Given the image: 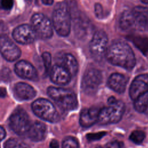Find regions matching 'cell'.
Instances as JSON below:
<instances>
[{
  "instance_id": "3",
  "label": "cell",
  "mask_w": 148,
  "mask_h": 148,
  "mask_svg": "<svg viewBox=\"0 0 148 148\" xmlns=\"http://www.w3.org/2000/svg\"><path fill=\"white\" fill-rule=\"evenodd\" d=\"M47 93L60 108L65 110H73L77 106L76 95L69 89L51 86L48 87Z\"/></svg>"
},
{
  "instance_id": "10",
  "label": "cell",
  "mask_w": 148,
  "mask_h": 148,
  "mask_svg": "<svg viewBox=\"0 0 148 148\" xmlns=\"http://www.w3.org/2000/svg\"><path fill=\"white\" fill-rule=\"evenodd\" d=\"M36 33L32 26L24 24L16 27L12 32L14 39L19 43L27 45L32 43L36 38Z\"/></svg>"
},
{
  "instance_id": "1",
  "label": "cell",
  "mask_w": 148,
  "mask_h": 148,
  "mask_svg": "<svg viewBox=\"0 0 148 148\" xmlns=\"http://www.w3.org/2000/svg\"><path fill=\"white\" fill-rule=\"evenodd\" d=\"M105 56L112 64L131 70L136 63L134 53L130 46L122 41L113 42L106 49Z\"/></svg>"
},
{
  "instance_id": "22",
  "label": "cell",
  "mask_w": 148,
  "mask_h": 148,
  "mask_svg": "<svg viewBox=\"0 0 148 148\" xmlns=\"http://www.w3.org/2000/svg\"><path fill=\"white\" fill-rule=\"evenodd\" d=\"M89 23L87 20L79 18L75 21V32L79 37L86 36L88 34L90 28ZM84 38V37H83Z\"/></svg>"
},
{
  "instance_id": "26",
  "label": "cell",
  "mask_w": 148,
  "mask_h": 148,
  "mask_svg": "<svg viewBox=\"0 0 148 148\" xmlns=\"http://www.w3.org/2000/svg\"><path fill=\"white\" fill-rule=\"evenodd\" d=\"M62 148H79V143L76 138L67 136L62 142Z\"/></svg>"
},
{
  "instance_id": "12",
  "label": "cell",
  "mask_w": 148,
  "mask_h": 148,
  "mask_svg": "<svg viewBox=\"0 0 148 148\" xmlns=\"http://www.w3.org/2000/svg\"><path fill=\"white\" fill-rule=\"evenodd\" d=\"M1 53L2 57L8 61L17 60L21 55L20 49L8 38L2 36L0 40Z\"/></svg>"
},
{
  "instance_id": "29",
  "label": "cell",
  "mask_w": 148,
  "mask_h": 148,
  "mask_svg": "<svg viewBox=\"0 0 148 148\" xmlns=\"http://www.w3.org/2000/svg\"><path fill=\"white\" fill-rule=\"evenodd\" d=\"M105 135H106L105 132H100L98 133L88 134L87 135V138L88 140H97L102 138Z\"/></svg>"
},
{
  "instance_id": "15",
  "label": "cell",
  "mask_w": 148,
  "mask_h": 148,
  "mask_svg": "<svg viewBox=\"0 0 148 148\" xmlns=\"http://www.w3.org/2000/svg\"><path fill=\"white\" fill-rule=\"evenodd\" d=\"M50 79L58 85H65L69 83L71 75L60 64H55L51 68L50 72Z\"/></svg>"
},
{
  "instance_id": "6",
  "label": "cell",
  "mask_w": 148,
  "mask_h": 148,
  "mask_svg": "<svg viewBox=\"0 0 148 148\" xmlns=\"http://www.w3.org/2000/svg\"><path fill=\"white\" fill-rule=\"evenodd\" d=\"M9 124L16 134L25 136L27 135L32 124L27 112L23 109L18 108L10 116Z\"/></svg>"
},
{
  "instance_id": "14",
  "label": "cell",
  "mask_w": 148,
  "mask_h": 148,
  "mask_svg": "<svg viewBox=\"0 0 148 148\" xmlns=\"http://www.w3.org/2000/svg\"><path fill=\"white\" fill-rule=\"evenodd\" d=\"M14 71L17 76L24 79L36 80L38 79V72L35 68L25 60L19 61L15 64Z\"/></svg>"
},
{
  "instance_id": "16",
  "label": "cell",
  "mask_w": 148,
  "mask_h": 148,
  "mask_svg": "<svg viewBox=\"0 0 148 148\" xmlns=\"http://www.w3.org/2000/svg\"><path fill=\"white\" fill-rule=\"evenodd\" d=\"M100 110L101 109L96 107L83 109L79 118V123L81 126L87 128L98 123Z\"/></svg>"
},
{
  "instance_id": "30",
  "label": "cell",
  "mask_w": 148,
  "mask_h": 148,
  "mask_svg": "<svg viewBox=\"0 0 148 148\" xmlns=\"http://www.w3.org/2000/svg\"><path fill=\"white\" fill-rule=\"evenodd\" d=\"M1 5L3 9L9 10L13 5V1L11 0H2L1 2Z\"/></svg>"
},
{
  "instance_id": "7",
  "label": "cell",
  "mask_w": 148,
  "mask_h": 148,
  "mask_svg": "<svg viewBox=\"0 0 148 148\" xmlns=\"http://www.w3.org/2000/svg\"><path fill=\"white\" fill-rule=\"evenodd\" d=\"M102 82V74L96 68H90L86 71L82 81V88L87 95L95 94Z\"/></svg>"
},
{
  "instance_id": "9",
  "label": "cell",
  "mask_w": 148,
  "mask_h": 148,
  "mask_svg": "<svg viewBox=\"0 0 148 148\" xmlns=\"http://www.w3.org/2000/svg\"><path fill=\"white\" fill-rule=\"evenodd\" d=\"M108 39L105 32L102 29L96 31L90 40L89 49L91 54L96 58H100L106 51Z\"/></svg>"
},
{
  "instance_id": "34",
  "label": "cell",
  "mask_w": 148,
  "mask_h": 148,
  "mask_svg": "<svg viewBox=\"0 0 148 148\" xmlns=\"http://www.w3.org/2000/svg\"><path fill=\"white\" fill-rule=\"evenodd\" d=\"M53 1L52 0H42V2L44 3L45 5H51L53 3Z\"/></svg>"
},
{
  "instance_id": "33",
  "label": "cell",
  "mask_w": 148,
  "mask_h": 148,
  "mask_svg": "<svg viewBox=\"0 0 148 148\" xmlns=\"http://www.w3.org/2000/svg\"><path fill=\"white\" fill-rule=\"evenodd\" d=\"M1 140H3L6 136V131L3 127H1Z\"/></svg>"
},
{
  "instance_id": "17",
  "label": "cell",
  "mask_w": 148,
  "mask_h": 148,
  "mask_svg": "<svg viewBox=\"0 0 148 148\" xmlns=\"http://www.w3.org/2000/svg\"><path fill=\"white\" fill-rule=\"evenodd\" d=\"M13 92L16 98L20 101L29 100L36 95V91L29 84L19 82L16 83L13 87Z\"/></svg>"
},
{
  "instance_id": "27",
  "label": "cell",
  "mask_w": 148,
  "mask_h": 148,
  "mask_svg": "<svg viewBox=\"0 0 148 148\" xmlns=\"http://www.w3.org/2000/svg\"><path fill=\"white\" fill-rule=\"evenodd\" d=\"M42 58L43 60L44 66L46 72L47 73L50 69L51 64V57L50 53L45 51L42 54Z\"/></svg>"
},
{
  "instance_id": "19",
  "label": "cell",
  "mask_w": 148,
  "mask_h": 148,
  "mask_svg": "<svg viewBox=\"0 0 148 148\" xmlns=\"http://www.w3.org/2000/svg\"><path fill=\"white\" fill-rule=\"evenodd\" d=\"M46 135V127L40 121L33 123L27 133L28 137L32 141L39 142L43 140Z\"/></svg>"
},
{
  "instance_id": "28",
  "label": "cell",
  "mask_w": 148,
  "mask_h": 148,
  "mask_svg": "<svg viewBox=\"0 0 148 148\" xmlns=\"http://www.w3.org/2000/svg\"><path fill=\"white\" fill-rule=\"evenodd\" d=\"M105 148H125L123 142L119 140H113L108 142Z\"/></svg>"
},
{
  "instance_id": "18",
  "label": "cell",
  "mask_w": 148,
  "mask_h": 148,
  "mask_svg": "<svg viewBox=\"0 0 148 148\" xmlns=\"http://www.w3.org/2000/svg\"><path fill=\"white\" fill-rule=\"evenodd\" d=\"M128 79L123 75L114 73L112 74L108 79V86L117 93H123L124 92Z\"/></svg>"
},
{
  "instance_id": "23",
  "label": "cell",
  "mask_w": 148,
  "mask_h": 148,
  "mask_svg": "<svg viewBox=\"0 0 148 148\" xmlns=\"http://www.w3.org/2000/svg\"><path fill=\"white\" fill-rule=\"evenodd\" d=\"M4 148H29V147L27 143L20 139L10 138L5 143Z\"/></svg>"
},
{
  "instance_id": "35",
  "label": "cell",
  "mask_w": 148,
  "mask_h": 148,
  "mask_svg": "<svg viewBox=\"0 0 148 148\" xmlns=\"http://www.w3.org/2000/svg\"><path fill=\"white\" fill-rule=\"evenodd\" d=\"M6 92L5 88L4 87H1V97L2 98L4 97L6 95Z\"/></svg>"
},
{
  "instance_id": "32",
  "label": "cell",
  "mask_w": 148,
  "mask_h": 148,
  "mask_svg": "<svg viewBox=\"0 0 148 148\" xmlns=\"http://www.w3.org/2000/svg\"><path fill=\"white\" fill-rule=\"evenodd\" d=\"M50 148H59V143L56 139H53L49 144Z\"/></svg>"
},
{
  "instance_id": "20",
  "label": "cell",
  "mask_w": 148,
  "mask_h": 148,
  "mask_svg": "<svg viewBox=\"0 0 148 148\" xmlns=\"http://www.w3.org/2000/svg\"><path fill=\"white\" fill-rule=\"evenodd\" d=\"M61 65L71 75L73 76L76 75L78 71V62L75 57L69 53L64 54L61 58Z\"/></svg>"
},
{
  "instance_id": "36",
  "label": "cell",
  "mask_w": 148,
  "mask_h": 148,
  "mask_svg": "<svg viewBox=\"0 0 148 148\" xmlns=\"http://www.w3.org/2000/svg\"><path fill=\"white\" fill-rule=\"evenodd\" d=\"M142 2L143 3H148V1H142Z\"/></svg>"
},
{
  "instance_id": "8",
  "label": "cell",
  "mask_w": 148,
  "mask_h": 148,
  "mask_svg": "<svg viewBox=\"0 0 148 148\" xmlns=\"http://www.w3.org/2000/svg\"><path fill=\"white\" fill-rule=\"evenodd\" d=\"M31 26L36 35L47 39L53 35V28L50 20L43 13H35L31 19Z\"/></svg>"
},
{
  "instance_id": "24",
  "label": "cell",
  "mask_w": 148,
  "mask_h": 148,
  "mask_svg": "<svg viewBox=\"0 0 148 148\" xmlns=\"http://www.w3.org/2000/svg\"><path fill=\"white\" fill-rule=\"evenodd\" d=\"M133 42L143 54L148 51V38L136 37L133 39Z\"/></svg>"
},
{
  "instance_id": "37",
  "label": "cell",
  "mask_w": 148,
  "mask_h": 148,
  "mask_svg": "<svg viewBox=\"0 0 148 148\" xmlns=\"http://www.w3.org/2000/svg\"><path fill=\"white\" fill-rule=\"evenodd\" d=\"M96 148H102V147H101L99 146V147H96Z\"/></svg>"
},
{
  "instance_id": "2",
  "label": "cell",
  "mask_w": 148,
  "mask_h": 148,
  "mask_svg": "<svg viewBox=\"0 0 148 148\" xmlns=\"http://www.w3.org/2000/svg\"><path fill=\"white\" fill-rule=\"evenodd\" d=\"M109 106L101 109L98 116V123L106 125L118 123L122 118L125 111L124 103L116 99L114 97L108 99Z\"/></svg>"
},
{
  "instance_id": "31",
  "label": "cell",
  "mask_w": 148,
  "mask_h": 148,
  "mask_svg": "<svg viewBox=\"0 0 148 148\" xmlns=\"http://www.w3.org/2000/svg\"><path fill=\"white\" fill-rule=\"evenodd\" d=\"M95 13L96 16L98 18H101L102 14V8L100 3H95Z\"/></svg>"
},
{
  "instance_id": "11",
  "label": "cell",
  "mask_w": 148,
  "mask_h": 148,
  "mask_svg": "<svg viewBox=\"0 0 148 148\" xmlns=\"http://www.w3.org/2000/svg\"><path fill=\"white\" fill-rule=\"evenodd\" d=\"M134 30L148 29V8L141 6L134 7L131 10Z\"/></svg>"
},
{
  "instance_id": "5",
  "label": "cell",
  "mask_w": 148,
  "mask_h": 148,
  "mask_svg": "<svg viewBox=\"0 0 148 148\" xmlns=\"http://www.w3.org/2000/svg\"><path fill=\"white\" fill-rule=\"evenodd\" d=\"M33 112L42 120L56 123L60 120V116L54 105L45 98H39L33 102L31 105Z\"/></svg>"
},
{
  "instance_id": "13",
  "label": "cell",
  "mask_w": 148,
  "mask_h": 148,
  "mask_svg": "<svg viewBox=\"0 0 148 148\" xmlns=\"http://www.w3.org/2000/svg\"><path fill=\"white\" fill-rule=\"evenodd\" d=\"M148 91V75L142 74L136 76L131 84L129 94L132 100Z\"/></svg>"
},
{
  "instance_id": "25",
  "label": "cell",
  "mask_w": 148,
  "mask_h": 148,
  "mask_svg": "<svg viewBox=\"0 0 148 148\" xmlns=\"http://www.w3.org/2000/svg\"><path fill=\"white\" fill-rule=\"evenodd\" d=\"M145 138V133L141 130H135L131 132L130 139L135 144H141Z\"/></svg>"
},
{
  "instance_id": "21",
  "label": "cell",
  "mask_w": 148,
  "mask_h": 148,
  "mask_svg": "<svg viewBox=\"0 0 148 148\" xmlns=\"http://www.w3.org/2000/svg\"><path fill=\"white\" fill-rule=\"evenodd\" d=\"M134 105L135 110L138 112L148 113V91L135 99Z\"/></svg>"
},
{
  "instance_id": "4",
  "label": "cell",
  "mask_w": 148,
  "mask_h": 148,
  "mask_svg": "<svg viewBox=\"0 0 148 148\" xmlns=\"http://www.w3.org/2000/svg\"><path fill=\"white\" fill-rule=\"evenodd\" d=\"M52 18L57 33L62 36H68L71 30V14L67 4L58 3L53 10Z\"/></svg>"
}]
</instances>
